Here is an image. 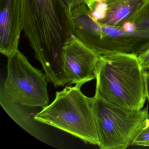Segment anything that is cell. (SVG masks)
<instances>
[{"mask_svg":"<svg viewBox=\"0 0 149 149\" xmlns=\"http://www.w3.org/2000/svg\"><path fill=\"white\" fill-rule=\"evenodd\" d=\"M121 27L122 29L126 33H136V28L135 24L133 22L129 21L125 22L123 24Z\"/></svg>","mask_w":149,"mask_h":149,"instance_id":"4fadbf2b","label":"cell"},{"mask_svg":"<svg viewBox=\"0 0 149 149\" xmlns=\"http://www.w3.org/2000/svg\"><path fill=\"white\" fill-rule=\"evenodd\" d=\"M145 0H107L108 11L106 18L101 22L121 27L128 21Z\"/></svg>","mask_w":149,"mask_h":149,"instance_id":"ba28073f","label":"cell"},{"mask_svg":"<svg viewBox=\"0 0 149 149\" xmlns=\"http://www.w3.org/2000/svg\"><path fill=\"white\" fill-rule=\"evenodd\" d=\"M131 145L149 147V118L145 121Z\"/></svg>","mask_w":149,"mask_h":149,"instance_id":"30bf717a","label":"cell"},{"mask_svg":"<svg viewBox=\"0 0 149 149\" xmlns=\"http://www.w3.org/2000/svg\"><path fill=\"white\" fill-rule=\"evenodd\" d=\"M147 71H149V70H147Z\"/></svg>","mask_w":149,"mask_h":149,"instance_id":"2e32d148","label":"cell"},{"mask_svg":"<svg viewBox=\"0 0 149 149\" xmlns=\"http://www.w3.org/2000/svg\"><path fill=\"white\" fill-rule=\"evenodd\" d=\"M88 19L90 41L86 45L99 55L125 53L138 55L149 48V34L125 32L114 26Z\"/></svg>","mask_w":149,"mask_h":149,"instance_id":"5b68a950","label":"cell"},{"mask_svg":"<svg viewBox=\"0 0 149 149\" xmlns=\"http://www.w3.org/2000/svg\"><path fill=\"white\" fill-rule=\"evenodd\" d=\"M82 85L76 84L57 91L54 101L35 116L36 121L66 132L86 143L99 145L93 97L81 91Z\"/></svg>","mask_w":149,"mask_h":149,"instance_id":"7a4b0ae2","label":"cell"},{"mask_svg":"<svg viewBox=\"0 0 149 149\" xmlns=\"http://www.w3.org/2000/svg\"><path fill=\"white\" fill-rule=\"evenodd\" d=\"M108 11V5L106 2H98L89 15L94 21H101L106 18Z\"/></svg>","mask_w":149,"mask_h":149,"instance_id":"8fae6325","label":"cell"},{"mask_svg":"<svg viewBox=\"0 0 149 149\" xmlns=\"http://www.w3.org/2000/svg\"><path fill=\"white\" fill-rule=\"evenodd\" d=\"M146 71V95L149 101V71Z\"/></svg>","mask_w":149,"mask_h":149,"instance_id":"5bb4252c","label":"cell"},{"mask_svg":"<svg viewBox=\"0 0 149 149\" xmlns=\"http://www.w3.org/2000/svg\"><path fill=\"white\" fill-rule=\"evenodd\" d=\"M93 109L101 149H125L131 145L145 121L148 107L131 110L94 96Z\"/></svg>","mask_w":149,"mask_h":149,"instance_id":"3957f363","label":"cell"},{"mask_svg":"<svg viewBox=\"0 0 149 149\" xmlns=\"http://www.w3.org/2000/svg\"><path fill=\"white\" fill-rule=\"evenodd\" d=\"M96 79V96L121 108L143 109L147 99L146 71L136 55H100Z\"/></svg>","mask_w":149,"mask_h":149,"instance_id":"6da1fadb","label":"cell"},{"mask_svg":"<svg viewBox=\"0 0 149 149\" xmlns=\"http://www.w3.org/2000/svg\"><path fill=\"white\" fill-rule=\"evenodd\" d=\"M46 74L19 51L8 57L7 76L1 89L10 101L33 107L49 104Z\"/></svg>","mask_w":149,"mask_h":149,"instance_id":"277c9868","label":"cell"},{"mask_svg":"<svg viewBox=\"0 0 149 149\" xmlns=\"http://www.w3.org/2000/svg\"><path fill=\"white\" fill-rule=\"evenodd\" d=\"M100 55L79 42L65 44L64 70L68 84L83 85L96 79Z\"/></svg>","mask_w":149,"mask_h":149,"instance_id":"8992f818","label":"cell"},{"mask_svg":"<svg viewBox=\"0 0 149 149\" xmlns=\"http://www.w3.org/2000/svg\"><path fill=\"white\" fill-rule=\"evenodd\" d=\"M0 104L8 115L22 129L40 141L51 145L47 136L35 119L37 113L32 111V108L8 99L1 89Z\"/></svg>","mask_w":149,"mask_h":149,"instance_id":"52a82bcc","label":"cell"},{"mask_svg":"<svg viewBox=\"0 0 149 149\" xmlns=\"http://www.w3.org/2000/svg\"><path fill=\"white\" fill-rule=\"evenodd\" d=\"M128 21L135 24L136 32L149 34V0H145Z\"/></svg>","mask_w":149,"mask_h":149,"instance_id":"9c48e42d","label":"cell"},{"mask_svg":"<svg viewBox=\"0 0 149 149\" xmlns=\"http://www.w3.org/2000/svg\"><path fill=\"white\" fill-rule=\"evenodd\" d=\"M91 3L93 5L95 2H106L107 0H91Z\"/></svg>","mask_w":149,"mask_h":149,"instance_id":"9a60e30c","label":"cell"},{"mask_svg":"<svg viewBox=\"0 0 149 149\" xmlns=\"http://www.w3.org/2000/svg\"><path fill=\"white\" fill-rule=\"evenodd\" d=\"M138 60L142 68L147 71L149 70V48L137 56Z\"/></svg>","mask_w":149,"mask_h":149,"instance_id":"7c38bea8","label":"cell"}]
</instances>
